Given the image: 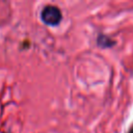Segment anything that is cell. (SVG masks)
Returning a JSON list of instances; mask_svg holds the SVG:
<instances>
[{
    "label": "cell",
    "instance_id": "obj_1",
    "mask_svg": "<svg viewBox=\"0 0 133 133\" xmlns=\"http://www.w3.org/2000/svg\"><path fill=\"white\" fill-rule=\"evenodd\" d=\"M61 11L59 10L58 7L54 5H47L43 8L41 12V19L42 21L49 25V26H55L60 23L61 21Z\"/></svg>",
    "mask_w": 133,
    "mask_h": 133
},
{
    "label": "cell",
    "instance_id": "obj_2",
    "mask_svg": "<svg viewBox=\"0 0 133 133\" xmlns=\"http://www.w3.org/2000/svg\"><path fill=\"white\" fill-rule=\"evenodd\" d=\"M97 42H98V45L103 47V48H108L114 44V41H112L111 38H109L106 35H99Z\"/></svg>",
    "mask_w": 133,
    "mask_h": 133
},
{
    "label": "cell",
    "instance_id": "obj_3",
    "mask_svg": "<svg viewBox=\"0 0 133 133\" xmlns=\"http://www.w3.org/2000/svg\"><path fill=\"white\" fill-rule=\"evenodd\" d=\"M129 133H133V127H132V129L130 130V132H129Z\"/></svg>",
    "mask_w": 133,
    "mask_h": 133
}]
</instances>
